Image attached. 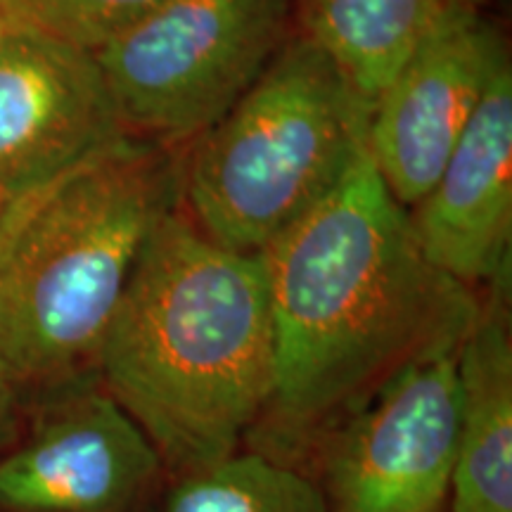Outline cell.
Masks as SVG:
<instances>
[{
  "label": "cell",
  "mask_w": 512,
  "mask_h": 512,
  "mask_svg": "<svg viewBox=\"0 0 512 512\" xmlns=\"http://www.w3.org/2000/svg\"><path fill=\"white\" fill-rule=\"evenodd\" d=\"M370 105L309 36L183 155L181 207L211 240L266 252L366 155Z\"/></svg>",
  "instance_id": "4"
},
{
  "label": "cell",
  "mask_w": 512,
  "mask_h": 512,
  "mask_svg": "<svg viewBox=\"0 0 512 512\" xmlns=\"http://www.w3.org/2000/svg\"><path fill=\"white\" fill-rule=\"evenodd\" d=\"M420 249L448 278L484 290L510 275L512 69L503 64L432 190L408 209Z\"/></svg>",
  "instance_id": "10"
},
{
  "label": "cell",
  "mask_w": 512,
  "mask_h": 512,
  "mask_svg": "<svg viewBox=\"0 0 512 512\" xmlns=\"http://www.w3.org/2000/svg\"><path fill=\"white\" fill-rule=\"evenodd\" d=\"M508 48L484 10L427 38L370 107L366 150L384 188L411 209L432 190Z\"/></svg>",
  "instance_id": "8"
},
{
  "label": "cell",
  "mask_w": 512,
  "mask_h": 512,
  "mask_svg": "<svg viewBox=\"0 0 512 512\" xmlns=\"http://www.w3.org/2000/svg\"><path fill=\"white\" fill-rule=\"evenodd\" d=\"M162 512H328V503L297 463L252 448L181 472Z\"/></svg>",
  "instance_id": "13"
},
{
  "label": "cell",
  "mask_w": 512,
  "mask_h": 512,
  "mask_svg": "<svg viewBox=\"0 0 512 512\" xmlns=\"http://www.w3.org/2000/svg\"><path fill=\"white\" fill-rule=\"evenodd\" d=\"M463 337L420 354L318 441L311 458L328 512H446Z\"/></svg>",
  "instance_id": "6"
},
{
  "label": "cell",
  "mask_w": 512,
  "mask_h": 512,
  "mask_svg": "<svg viewBox=\"0 0 512 512\" xmlns=\"http://www.w3.org/2000/svg\"><path fill=\"white\" fill-rule=\"evenodd\" d=\"M24 392L19 387L15 375L0 354V451L10 444L19 430L24 413Z\"/></svg>",
  "instance_id": "15"
},
{
  "label": "cell",
  "mask_w": 512,
  "mask_h": 512,
  "mask_svg": "<svg viewBox=\"0 0 512 512\" xmlns=\"http://www.w3.org/2000/svg\"><path fill=\"white\" fill-rule=\"evenodd\" d=\"M5 34H8V27H5L3 17H0V43H3V38H5Z\"/></svg>",
  "instance_id": "16"
},
{
  "label": "cell",
  "mask_w": 512,
  "mask_h": 512,
  "mask_svg": "<svg viewBox=\"0 0 512 512\" xmlns=\"http://www.w3.org/2000/svg\"><path fill=\"white\" fill-rule=\"evenodd\" d=\"M159 0H0L8 31L46 36L98 55Z\"/></svg>",
  "instance_id": "14"
},
{
  "label": "cell",
  "mask_w": 512,
  "mask_h": 512,
  "mask_svg": "<svg viewBox=\"0 0 512 512\" xmlns=\"http://www.w3.org/2000/svg\"><path fill=\"white\" fill-rule=\"evenodd\" d=\"M176 145L126 136L0 207V354L24 399L95 375L152 228L181 204Z\"/></svg>",
  "instance_id": "3"
},
{
  "label": "cell",
  "mask_w": 512,
  "mask_h": 512,
  "mask_svg": "<svg viewBox=\"0 0 512 512\" xmlns=\"http://www.w3.org/2000/svg\"><path fill=\"white\" fill-rule=\"evenodd\" d=\"M287 24L290 0H159L98 53L126 131L195 140L264 74Z\"/></svg>",
  "instance_id": "5"
},
{
  "label": "cell",
  "mask_w": 512,
  "mask_h": 512,
  "mask_svg": "<svg viewBox=\"0 0 512 512\" xmlns=\"http://www.w3.org/2000/svg\"><path fill=\"white\" fill-rule=\"evenodd\" d=\"M3 202H5V195H3V192H0V207H3Z\"/></svg>",
  "instance_id": "17"
},
{
  "label": "cell",
  "mask_w": 512,
  "mask_h": 512,
  "mask_svg": "<svg viewBox=\"0 0 512 512\" xmlns=\"http://www.w3.org/2000/svg\"><path fill=\"white\" fill-rule=\"evenodd\" d=\"M131 136L98 55L8 31L0 43V192L5 200Z\"/></svg>",
  "instance_id": "9"
},
{
  "label": "cell",
  "mask_w": 512,
  "mask_h": 512,
  "mask_svg": "<svg viewBox=\"0 0 512 512\" xmlns=\"http://www.w3.org/2000/svg\"><path fill=\"white\" fill-rule=\"evenodd\" d=\"M95 377L178 475L240 451L273 389L264 252L219 245L181 204L166 211L107 325Z\"/></svg>",
  "instance_id": "2"
},
{
  "label": "cell",
  "mask_w": 512,
  "mask_h": 512,
  "mask_svg": "<svg viewBox=\"0 0 512 512\" xmlns=\"http://www.w3.org/2000/svg\"><path fill=\"white\" fill-rule=\"evenodd\" d=\"M27 399L0 451V512H136L164 463L98 377Z\"/></svg>",
  "instance_id": "7"
},
{
  "label": "cell",
  "mask_w": 512,
  "mask_h": 512,
  "mask_svg": "<svg viewBox=\"0 0 512 512\" xmlns=\"http://www.w3.org/2000/svg\"><path fill=\"white\" fill-rule=\"evenodd\" d=\"M484 10V0H311L306 36L373 102L403 62L446 24Z\"/></svg>",
  "instance_id": "12"
},
{
  "label": "cell",
  "mask_w": 512,
  "mask_h": 512,
  "mask_svg": "<svg viewBox=\"0 0 512 512\" xmlns=\"http://www.w3.org/2000/svg\"><path fill=\"white\" fill-rule=\"evenodd\" d=\"M446 512H512L510 275L484 287L458 351V451Z\"/></svg>",
  "instance_id": "11"
},
{
  "label": "cell",
  "mask_w": 512,
  "mask_h": 512,
  "mask_svg": "<svg viewBox=\"0 0 512 512\" xmlns=\"http://www.w3.org/2000/svg\"><path fill=\"white\" fill-rule=\"evenodd\" d=\"M264 256L273 389L249 441L287 463L311 458L420 354L463 337L482 299L430 264L368 150Z\"/></svg>",
  "instance_id": "1"
}]
</instances>
